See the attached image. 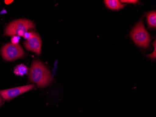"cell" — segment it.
Returning <instances> with one entry per match:
<instances>
[{
  "label": "cell",
  "instance_id": "cell-12",
  "mask_svg": "<svg viewBox=\"0 0 156 117\" xmlns=\"http://www.w3.org/2000/svg\"><path fill=\"white\" fill-rule=\"evenodd\" d=\"M154 52L150 54H148L147 56L149 58H151L152 59H155L156 58V40L154 41Z\"/></svg>",
  "mask_w": 156,
  "mask_h": 117
},
{
  "label": "cell",
  "instance_id": "cell-5",
  "mask_svg": "<svg viewBox=\"0 0 156 117\" xmlns=\"http://www.w3.org/2000/svg\"><path fill=\"white\" fill-rule=\"evenodd\" d=\"M35 87L34 84H31L0 90V95L5 100H11L23 93L33 89Z\"/></svg>",
  "mask_w": 156,
  "mask_h": 117
},
{
  "label": "cell",
  "instance_id": "cell-15",
  "mask_svg": "<svg viewBox=\"0 0 156 117\" xmlns=\"http://www.w3.org/2000/svg\"><path fill=\"white\" fill-rule=\"evenodd\" d=\"M2 103V98L0 96V105Z\"/></svg>",
  "mask_w": 156,
  "mask_h": 117
},
{
  "label": "cell",
  "instance_id": "cell-3",
  "mask_svg": "<svg viewBox=\"0 0 156 117\" xmlns=\"http://www.w3.org/2000/svg\"><path fill=\"white\" fill-rule=\"evenodd\" d=\"M132 40L137 46L147 48L151 42V37L144 28L142 21H139L131 32Z\"/></svg>",
  "mask_w": 156,
  "mask_h": 117
},
{
  "label": "cell",
  "instance_id": "cell-6",
  "mask_svg": "<svg viewBox=\"0 0 156 117\" xmlns=\"http://www.w3.org/2000/svg\"><path fill=\"white\" fill-rule=\"evenodd\" d=\"M24 45L28 51H32L37 55L41 53L42 42L39 35L37 33H35L33 37L26 40Z\"/></svg>",
  "mask_w": 156,
  "mask_h": 117
},
{
  "label": "cell",
  "instance_id": "cell-14",
  "mask_svg": "<svg viewBox=\"0 0 156 117\" xmlns=\"http://www.w3.org/2000/svg\"><path fill=\"white\" fill-rule=\"evenodd\" d=\"M12 1H5V3L7 4H9V3H11V2H12Z\"/></svg>",
  "mask_w": 156,
  "mask_h": 117
},
{
  "label": "cell",
  "instance_id": "cell-1",
  "mask_svg": "<svg viewBox=\"0 0 156 117\" xmlns=\"http://www.w3.org/2000/svg\"><path fill=\"white\" fill-rule=\"evenodd\" d=\"M51 75L43 63L38 60L33 61L30 69L29 79L40 88L47 86L51 81Z\"/></svg>",
  "mask_w": 156,
  "mask_h": 117
},
{
  "label": "cell",
  "instance_id": "cell-11",
  "mask_svg": "<svg viewBox=\"0 0 156 117\" xmlns=\"http://www.w3.org/2000/svg\"><path fill=\"white\" fill-rule=\"evenodd\" d=\"M20 37L19 36H14L12 37L11 39V44L13 45H16L19 42Z\"/></svg>",
  "mask_w": 156,
  "mask_h": 117
},
{
  "label": "cell",
  "instance_id": "cell-10",
  "mask_svg": "<svg viewBox=\"0 0 156 117\" xmlns=\"http://www.w3.org/2000/svg\"><path fill=\"white\" fill-rule=\"evenodd\" d=\"M35 33H36V32H35L33 31H29V32H26V33H25V34H24L23 37H24V38L28 40V39H30V38L33 37V36L35 35Z\"/></svg>",
  "mask_w": 156,
  "mask_h": 117
},
{
  "label": "cell",
  "instance_id": "cell-8",
  "mask_svg": "<svg viewBox=\"0 0 156 117\" xmlns=\"http://www.w3.org/2000/svg\"><path fill=\"white\" fill-rule=\"evenodd\" d=\"M147 20L148 26L150 28L155 29L156 27V11L149 12L147 14Z\"/></svg>",
  "mask_w": 156,
  "mask_h": 117
},
{
  "label": "cell",
  "instance_id": "cell-2",
  "mask_svg": "<svg viewBox=\"0 0 156 117\" xmlns=\"http://www.w3.org/2000/svg\"><path fill=\"white\" fill-rule=\"evenodd\" d=\"M33 28H35V24L32 21L25 19L17 20L8 25L5 30V35L23 36L28 30Z\"/></svg>",
  "mask_w": 156,
  "mask_h": 117
},
{
  "label": "cell",
  "instance_id": "cell-9",
  "mask_svg": "<svg viewBox=\"0 0 156 117\" xmlns=\"http://www.w3.org/2000/svg\"><path fill=\"white\" fill-rule=\"evenodd\" d=\"M14 74L18 76H23L27 74L28 69L24 64H20L14 68Z\"/></svg>",
  "mask_w": 156,
  "mask_h": 117
},
{
  "label": "cell",
  "instance_id": "cell-7",
  "mask_svg": "<svg viewBox=\"0 0 156 117\" xmlns=\"http://www.w3.org/2000/svg\"><path fill=\"white\" fill-rule=\"evenodd\" d=\"M104 2L108 8L113 10L122 9L125 6L118 0H106Z\"/></svg>",
  "mask_w": 156,
  "mask_h": 117
},
{
  "label": "cell",
  "instance_id": "cell-4",
  "mask_svg": "<svg viewBox=\"0 0 156 117\" xmlns=\"http://www.w3.org/2000/svg\"><path fill=\"white\" fill-rule=\"evenodd\" d=\"M2 55L4 59L12 61L22 58L24 56L23 49L20 45L7 44L3 46L1 50Z\"/></svg>",
  "mask_w": 156,
  "mask_h": 117
},
{
  "label": "cell",
  "instance_id": "cell-13",
  "mask_svg": "<svg viewBox=\"0 0 156 117\" xmlns=\"http://www.w3.org/2000/svg\"><path fill=\"white\" fill-rule=\"evenodd\" d=\"M123 3H125V2H127V3H136L137 2V1H135V0H123V1H121Z\"/></svg>",
  "mask_w": 156,
  "mask_h": 117
}]
</instances>
